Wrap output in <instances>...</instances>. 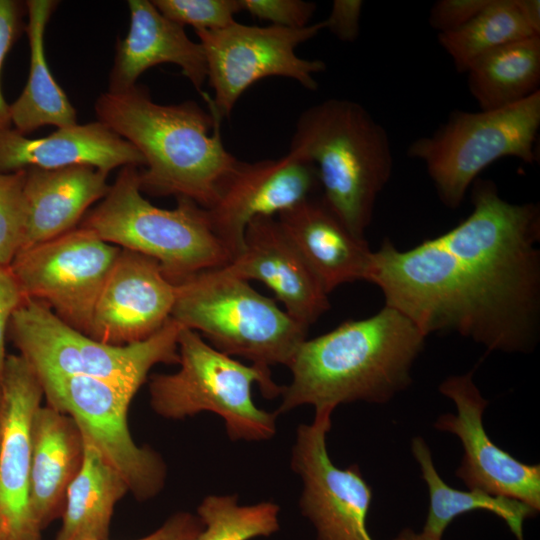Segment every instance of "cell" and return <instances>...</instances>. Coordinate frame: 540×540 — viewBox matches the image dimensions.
Returning <instances> with one entry per match:
<instances>
[{"label": "cell", "mask_w": 540, "mask_h": 540, "mask_svg": "<svg viewBox=\"0 0 540 540\" xmlns=\"http://www.w3.org/2000/svg\"><path fill=\"white\" fill-rule=\"evenodd\" d=\"M473 210L451 230L398 250L385 240L366 281L427 336L456 332L489 351L527 353L540 333V207L476 179Z\"/></svg>", "instance_id": "1"}, {"label": "cell", "mask_w": 540, "mask_h": 540, "mask_svg": "<svg viewBox=\"0 0 540 540\" xmlns=\"http://www.w3.org/2000/svg\"><path fill=\"white\" fill-rule=\"evenodd\" d=\"M425 338L408 317L385 305L373 316L305 339L288 365L292 378L274 412L312 405L315 413H332L340 404L386 403L411 384Z\"/></svg>", "instance_id": "2"}, {"label": "cell", "mask_w": 540, "mask_h": 540, "mask_svg": "<svg viewBox=\"0 0 540 540\" xmlns=\"http://www.w3.org/2000/svg\"><path fill=\"white\" fill-rule=\"evenodd\" d=\"M208 110L195 101L163 105L146 87L102 93L97 121L132 144L143 156L142 192L188 198L205 209L217 200L221 184L238 162L221 137L222 118L203 92Z\"/></svg>", "instance_id": "3"}, {"label": "cell", "mask_w": 540, "mask_h": 540, "mask_svg": "<svg viewBox=\"0 0 540 540\" xmlns=\"http://www.w3.org/2000/svg\"><path fill=\"white\" fill-rule=\"evenodd\" d=\"M289 152L315 166L322 200L364 238L393 170L385 128L358 102L331 98L301 113Z\"/></svg>", "instance_id": "4"}, {"label": "cell", "mask_w": 540, "mask_h": 540, "mask_svg": "<svg viewBox=\"0 0 540 540\" xmlns=\"http://www.w3.org/2000/svg\"><path fill=\"white\" fill-rule=\"evenodd\" d=\"M176 199L174 209L153 205L142 195L139 168L125 166L80 227L121 249L155 259L175 285L229 264L231 256L215 235L207 209L188 198Z\"/></svg>", "instance_id": "5"}, {"label": "cell", "mask_w": 540, "mask_h": 540, "mask_svg": "<svg viewBox=\"0 0 540 540\" xmlns=\"http://www.w3.org/2000/svg\"><path fill=\"white\" fill-rule=\"evenodd\" d=\"M179 369L149 379L152 409L167 419H184L208 411L220 416L232 441H265L276 433L275 412L252 399L257 384L266 399L280 396L271 370L246 365L211 346L199 333L181 326Z\"/></svg>", "instance_id": "6"}, {"label": "cell", "mask_w": 540, "mask_h": 540, "mask_svg": "<svg viewBox=\"0 0 540 540\" xmlns=\"http://www.w3.org/2000/svg\"><path fill=\"white\" fill-rule=\"evenodd\" d=\"M170 318L220 352L265 370L278 364L288 367L308 332L274 299L223 267L176 284Z\"/></svg>", "instance_id": "7"}, {"label": "cell", "mask_w": 540, "mask_h": 540, "mask_svg": "<svg viewBox=\"0 0 540 540\" xmlns=\"http://www.w3.org/2000/svg\"><path fill=\"white\" fill-rule=\"evenodd\" d=\"M181 326L171 318L145 341L114 346L99 342L61 320L37 300L24 299L8 331L20 355L37 375L86 376L136 393L159 363L178 364Z\"/></svg>", "instance_id": "8"}, {"label": "cell", "mask_w": 540, "mask_h": 540, "mask_svg": "<svg viewBox=\"0 0 540 540\" xmlns=\"http://www.w3.org/2000/svg\"><path fill=\"white\" fill-rule=\"evenodd\" d=\"M539 128L540 90L497 110H456L433 134L414 140L407 155L425 164L439 199L455 209L480 172L496 160L516 157L535 163Z\"/></svg>", "instance_id": "9"}, {"label": "cell", "mask_w": 540, "mask_h": 540, "mask_svg": "<svg viewBox=\"0 0 540 540\" xmlns=\"http://www.w3.org/2000/svg\"><path fill=\"white\" fill-rule=\"evenodd\" d=\"M325 29L324 20L303 28L238 23L215 31H195L203 47L210 101L222 119L229 118L243 93L268 77L290 78L315 91L314 75L326 69L321 60L297 55L296 49Z\"/></svg>", "instance_id": "10"}, {"label": "cell", "mask_w": 540, "mask_h": 540, "mask_svg": "<svg viewBox=\"0 0 540 540\" xmlns=\"http://www.w3.org/2000/svg\"><path fill=\"white\" fill-rule=\"evenodd\" d=\"M38 377L48 406L74 420L138 500L150 499L161 491L166 479L163 460L151 448L137 446L128 429L127 410L134 393L93 377Z\"/></svg>", "instance_id": "11"}, {"label": "cell", "mask_w": 540, "mask_h": 540, "mask_svg": "<svg viewBox=\"0 0 540 540\" xmlns=\"http://www.w3.org/2000/svg\"><path fill=\"white\" fill-rule=\"evenodd\" d=\"M120 251L79 227L21 249L8 267L25 299L47 304L87 335L96 300Z\"/></svg>", "instance_id": "12"}, {"label": "cell", "mask_w": 540, "mask_h": 540, "mask_svg": "<svg viewBox=\"0 0 540 540\" xmlns=\"http://www.w3.org/2000/svg\"><path fill=\"white\" fill-rule=\"evenodd\" d=\"M331 414L315 413L312 423L296 430L290 465L303 485L300 512L317 540H373L367 527L371 487L357 464L339 468L328 454Z\"/></svg>", "instance_id": "13"}, {"label": "cell", "mask_w": 540, "mask_h": 540, "mask_svg": "<svg viewBox=\"0 0 540 540\" xmlns=\"http://www.w3.org/2000/svg\"><path fill=\"white\" fill-rule=\"evenodd\" d=\"M439 391L451 399L456 413L440 415L434 427L456 435L463 457L456 476L466 487L523 502L540 511V465L519 461L487 434L483 413L488 401L473 381V371L446 378Z\"/></svg>", "instance_id": "14"}, {"label": "cell", "mask_w": 540, "mask_h": 540, "mask_svg": "<svg viewBox=\"0 0 540 540\" xmlns=\"http://www.w3.org/2000/svg\"><path fill=\"white\" fill-rule=\"evenodd\" d=\"M0 534L3 540H40L30 506L32 423L43 389L21 355H7L0 378Z\"/></svg>", "instance_id": "15"}, {"label": "cell", "mask_w": 540, "mask_h": 540, "mask_svg": "<svg viewBox=\"0 0 540 540\" xmlns=\"http://www.w3.org/2000/svg\"><path fill=\"white\" fill-rule=\"evenodd\" d=\"M318 186L315 166L289 151L277 159L240 160L207 209L212 229L232 260L242 251L254 218L277 217L312 197Z\"/></svg>", "instance_id": "16"}, {"label": "cell", "mask_w": 540, "mask_h": 540, "mask_svg": "<svg viewBox=\"0 0 540 540\" xmlns=\"http://www.w3.org/2000/svg\"><path fill=\"white\" fill-rule=\"evenodd\" d=\"M176 285L146 255L121 249L96 300L87 335L125 346L158 332L170 319Z\"/></svg>", "instance_id": "17"}, {"label": "cell", "mask_w": 540, "mask_h": 540, "mask_svg": "<svg viewBox=\"0 0 540 540\" xmlns=\"http://www.w3.org/2000/svg\"><path fill=\"white\" fill-rule=\"evenodd\" d=\"M223 268L262 282L307 330L330 308L329 294L277 217L254 218L246 227L242 251Z\"/></svg>", "instance_id": "18"}, {"label": "cell", "mask_w": 540, "mask_h": 540, "mask_svg": "<svg viewBox=\"0 0 540 540\" xmlns=\"http://www.w3.org/2000/svg\"><path fill=\"white\" fill-rule=\"evenodd\" d=\"M92 166L102 172L144 167L145 160L128 141L99 121L57 128L42 138H28L14 128L0 130V172L36 167Z\"/></svg>", "instance_id": "19"}, {"label": "cell", "mask_w": 540, "mask_h": 540, "mask_svg": "<svg viewBox=\"0 0 540 540\" xmlns=\"http://www.w3.org/2000/svg\"><path fill=\"white\" fill-rule=\"evenodd\" d=\"M129 30L116 45L108 91L122 92L136 85L146 70L163 63L180 67L196 90L203 93L207 64L200 42L190 39L184 26L164 16L148 0L127 1Z\"/></svg>", "instance_id": "20"}, {"label": "cell", "mask_w": 540, "mask_h": 540, "mask_svg": "<svg viewBox=\"0 0 540 540\" xmlns=\"http://www.w3.org/2000/svg\"><path fill=\"white\" fill-rule=\"evenodd\" d=\"M309 266L330 294L337 287L365 280L372 251L320 199L310 197L277 216Z\"/></svg>", "instance_id": "21"}, {"label": "cell", "mask_w": 540, "mask_h": 540, "mask_svg": "<svg viewBox=\"0 0 540 540\" xmlns=\"http://www.w3.org/2000/svg\"><path fill=\"white\" fill-rule=\"evenodd\" d=\"M25 170V228L20 250L75 229L87 209L103 199L110 187L108 174L88 165Z\"/></svg>", "instance_id": "22"}, {"label": "cell", "mask_w": 540, "mask_h": 540, "mask_svg": "<svg viewBox=\"0 0 540 540\" xmlns=\"http://www.w3.org/2000/svg\"><path fill=\"white\" fill-rule=\"evenodd\" d=\"M83 450L82 433L71 417L50 406L38 408L32 423L30 506L40 529L65 502Z\"/></svg>", "instance_id": "23"}, {"label": "cell", "mask_w": 540, "mask_h": 540, "mask_svg": "<svg viewBox=\"0 0 540 540\" xmlns=\"http://www.w3.org/2000/svg\"><path fill=\"white\" fill-rule=\"evenodd\" d=\"M58 3L54 0L25 2L29 75L22 93L9 105L10 122L23 135L43 126L61 128L77 124V111L54 79L45 55V30Z\"/></svg>", "instance_id": "24"}, {"label": "cell", "mask_w": 540, "mask_h": 540, "mask_svg": "<svg viewBox=\"0 0 540 540\" xmlns=\"http://www.w3.org/2000/svg\"><path fill=\"white\" fill-rule=\"evenodd\" d=\"M82 436V464L66 491L57 540H107L114 506L129 491L121 475Z\"/></svg>", "instance_id": "25"}, {"label": "cell", "mask_w": 540, "mask_h": 540, "mask_svg": "<svg viewBox=\"0 0 540 540\" xmlns=\"http://www.w3.org/2000/svg\"><path fill=\"white\" fill-rule=\"evenodd\" d=\"M467 73L469 91L480 110H497L526 99L539 91L540 36L485 54Z\"/></svg>", "instance_id": "26"}, {"label": "cell", "mask_w": 540, "mask_h": 540, "mask_svg": "<svg viewBox=\"0 0 540 540\" xmlns=\"http://www.w3.org/2000/svg\"><path fill=\"white\" fill-rule=\"evenodd\" d=\"M411 450L429 491V509L422 531L441 537L459 515L484 510L500 517L517 540H524L523 524L538 512L515 499L494 496L481 490L461 491L447 485L438 474L426 441L414 437Z\"/></svg>", "instance_id": "27"}, {"label": "cell", "mask_w": 540, "mask_h": 540, "mask_svg": "<svg viewBox=\"0 0 540 540\" xmlns=\"http://www.w3.org/2000/svg\"><path fill=\"white\" fill-rule=\"evenodd\" d=\"M538 35L524 16L520 0H489L468 23L438 34L458 72H467L485 54L508 43Z\"/></svg>", "instance_id": "28"}, {"label": "cell", "mask_w": 540, "mask_h": 540, "mask_svg": "<svg viewBox=\"0 0 540 540\" xmlns=\"http://www.w3.org/2000/svg\"><path fill=\"white\" fill-rule=\"evenodd\" d=\"M280 507L272 501L241 505L236 494L208 495L197 508L202 530L193 540H251L280 529Z\"/></svg>", "instance_id": "29"}, {"label": "cell", "mask_w": 540, "mask_h": 540, "mask_svg": "<svg viewBox=\"0 0 540 540\" xmlns=\"http://www.w3.org/2000/svg\"><path fill=\"white\" fill-rule=\"evenodd\" d=\"M26 170L0 172V265L9 266L21 248L25 228Z\"/></svg>", "instance_id": "30"}, {"label": "cell", "mask_w": 540, "mask_h": 540, "mask_svg": "<svg viewBox=\"0 0 540 540\" xmlns=\"http://www.w3.org/2000/svg\"><path fill=\"white\" fill-rule=\"evenodd\" d=\"M155 7L170 20L195 31H215L234 22L242 11L240 0H152Z\"/></svg>", "instance_id": "31"}, {"label": "cell", "mask_w": 540, "mask_h": 540, "mask_svg": "<svg viewBox=\"0 0 540 540\" xmlns=\"http://www.w3.org/2000/svg\"><path fill=\"white\" fill-rule=\"evenodd\" d=\"M240 5L252 17L284 28L308 26L317 7L303 0H240Z\"/></svg>", "instance_id": "32"}, {"label": "cell", "mask_w": 540, "mask_h": 540, "mask_svg": "<svg viewBox=\"0 0 540 540\" xmlns=\"http://www.w3.org/2000/svg\"><path fill=\"white\" fill-rule=\"evenodd\" d=\"M26 7L16 0H0V72L7 53L24 28L23 17ZM11 127L9 104L0 87V130Z\"/></svg>", "instance_id": "33"}, {"label": "cell", "mask_w": 540, "mask_h": 540, "mask_svg": "<svg viewBox=\"0 0 540 540\" xmlns=\"http://www.w3.org/2000/svg\"><path fill=\"white\" fill-rule=\"evenodd\" d=\"M489 0H439L431 8L429 24L443 34L459 29L476 16Z\"/></svg>", "instance_id": "34"}, {"label": "cell", "mask_w": 540, "mask_h": 540, "mask_svg": "<svg viewBox=\"0 0 540 540\" xmlns=\"http://www.w3.org/2000/svg\"><path fill=\"white\" fill-rule=\"evenodd\" d=\"M363 1L334 0L329 16L324 19L325 29L344 42H354L360 33Z\"/></svg>", "instance_id": "35"}, {"label": "cell", "mask_w": 540, "mask_h": 540, "mask_svg": "<svg viewBox=\"0 0 540 540\" xmlns=\"http://www.w3.org/2000/svg\"><path fill=\"white\" fill-rule=\"evenodd\" d=\"M24 299L9 267L0 265V378L7 356L5 353V337L8 325L13 313Z\"/></svg>", "instance_id": "36"}, {"label": "cell", "mask_w": 540, "mask_h": 540, "mask_svg": "<svg viewBox=\"0 0 540 540\" xmlns=\"http://www.w3.org/2000/svg\"><path fill=\"white\" fill-rule=\"evenodd\" d=\"M202 528L203 524L198 516L178 512L169 517L157 530L137 540H193Z\"/></svg>", "instance_id": "37"}, {"label": "cell", "mask_w": 540, "mask_h": 540, "mask_svg": "<svg viewBox=\"0 0 540 540\" xmlns=\"http://www.w3.org/2000/svg\"><path fill=\"white\" fill-rule=\"evenodd\" d=\"M520 5L524 13L525 18L534 29V31L540 35V1L539 0H520Z\"/></svg>", "instance_id": "38"}, {"label": "cell", "mask_w": 540, "mask_h": 540, "mask_svg": "<svg viewBox=\"0 0 540 540\" xmlns=\"http://www.w3.org/2000/svg\"><path fill=\"white\" fill-rule=\"evenodd\" d=\"M393 540H442V538L424 531L415 532L412 529L405 528Z\"/></svg>", "instance_id": "39"}, {"label": "cell", "mask_w": 540, "mask_h": 540, "mask_svg": "<svg viewBox=\"0 0 540 540\" xmlns=\"http://www.w3.org/2000/svg\"><path fill=\"white\" fill-rule=\"evenodd\" d=\"M0 402H1V384H0Z\"/></svg>", "instance_id": "40"}, {"label": "cell", "mask_w": 540, "mask_h": 540, "mask_svg": "<svg viewBox=\"0 0 540 540\" xmlns=\"http://www.w3.org/2000/svg\"><path fill=\"white\" fill-rule=\"evenodd\" d=\"M0 437H1V422H0Z\"/></svg>", "instance_id": "41"}, {"label": "cell", "mask_w": 540, "mask_h": 540, "mask_svg": "<svg viewBox=\"0 0 540 540\" xmlns=\"http://www.w3.org/2000/svg\"><path fill=\"white\" fill-rule=\"evenodd\" d=\"M0 540H3V538H2V536H1V534H0Z\"/></svg>", "instance_id": "42"}]
</instances>
